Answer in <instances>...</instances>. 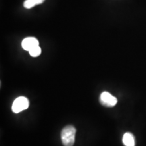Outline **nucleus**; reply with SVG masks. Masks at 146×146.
I'll return each instance as SVG.
<instances>
[{
	"mask_svg": "<svg viewBox=\"0 0 146 146\" xmlns=\"http://www.w3.org/2000/svg\"><path fill=\"white\" fill-rule=\"evenodd\" d=\"M76 129L72 125H68L61 132V139L64 146H72L75 141Z\"/></svg>",
	"mask_w": 146,
	"mask_h": 146,
	"instance_id": "f257e3e1",
	"label": "nucleus"
},
{
	"mask_svg": "<svg viewBox=\"0 0 146 146\" xmlns=\"http://www.w3.org/2000/svg\"><path fill=\"white\" fill-rule=\"evenodd\" d=\"M29 106V101L27 98L23 96L18 97L14 100L12 106V110L14 113H19L27 110Z\"/></svg>",
	"mask_w": 146,
	"mask_h": 146,
	"instance_id": "f03ea898",
	"label": "nucleus"
},
{
	"mask_svg": "<svg viewBox=\"0 0 146 146\" xmlns=\"http://www.w3.org/2000/svg\"><path fill=\"white\" fill-rule=\"evenodd\" d=\"M100 102L101 104L106 107H114L117 104L118 100L116 97L107 91L102 92L100 96Z\"/></svg>",
	"mask_w": 146,
	"mask_h": 146,
	"instance_id": "7ed1b4c3",
	"label": "nucleus"
},
{
	"mask_svg": "<svg viewBox=\"0 0 146 146\" xmlns=\"http://www.w3.org/2000/svg\"><path fill=\"white\" fill-rule=\"evenodd\" d=\"M36 46H39V41L35 37L25 38L22 42V47L25 50L30 51Z\"/></svg>",
	"mask_w": 146,
	"mask_h": 146,
	"instance_id": "20e7f679",
	"label": "nucleus"
},
{
	"mask_svg": "<svg viewBox=\"0 0 146 146\" xmlns=\"http://www.w3.org/2000/svg\"><path fill=\"white\" fill-rule=\"evenodd\" d=\"M123 143L125 146H135V141L134 135L131 133H126L123 135Z\"/></svg>",
	"mask_w": 146,
	"mask_h": 146,
	"instance_id": "39448f33",
	"label": "nucleus"
},
{
	"mask_svg": "<svg viewBox=\"0 0 146 146\" xmlns=\"http://www.w3.org/2000/svg\"><path fill=\"white\" fill-rule=\"evenodd\" d=\"M45 0H26L24 2V7L27 9L32 8L38 4H41Z\"/></svg>",
	"mask_w": 146,
	"mask_h": 146,
	"instance_id": "423d86ee",
	"label": "nucleus"
},
{
	"mask_svg": "<svg viewBox=\"0 0 146 146\" xmlns=\"http://www.w3.org/2000/svg\"><path fill=\"white\" fill-rule=\"evenodd\" d=\"M29 54L32 57H38L41 54V49L39 46H36L29 51Z\"/></svg>",
	"mask_w": 146,
	"mask_h": 146,
	"instance_id": "0eeeda50",
	"label": "nucleus"
}]
</instances>
